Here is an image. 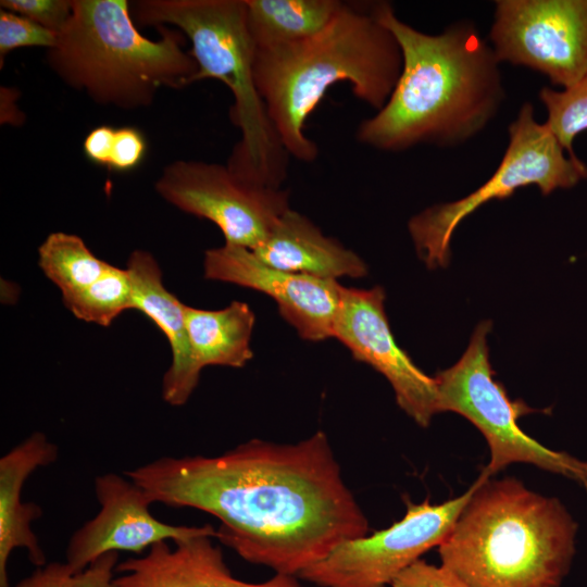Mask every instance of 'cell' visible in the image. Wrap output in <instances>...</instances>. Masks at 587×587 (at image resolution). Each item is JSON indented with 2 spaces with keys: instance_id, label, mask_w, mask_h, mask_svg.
Listing matches in <instances>:
<instances>
[{
  "instance_id": "cell-27",
  "label": "cell",
  "mask_w": 587,
  "mask_h": 587,
  "mask_svg": "<svg viewBox=\"0 0 587 587\" xmlns=\"http://www.w3.org/2000/svg\"><path fill=\"white\" fill-rule=\"evenodd\" d=\"M146 152L147 141L138 128L133 126L115 128L108 168L116 172L135 170L143 161Z\"/></svg>"
},
{
  "instance_id": "cell-20",
  "label": "cell",
  "mask_w": 587,
  "mask_h": 587,
  "mask_svg": "<svg viewBox=\"0 0 587 587\" xmlns=\"http://www.w3.org/2000/svg\"><path fill=\"white\" fill-rule=\"evenodd\" d=\"M254 48L300 41L322 32L340 10L339 0H245Z\"/></svg>"
},
{
  "instance_id": "cell-3",
  "label": "cell",
  "mask_w": 587,
  "mask_h": 587,
  "mask_svg": "<svg viewBox=\"0 0 587 587\" xmlns=\"http://www.w3.org/2000/svg\"><path fill=\"white\" fill-rule=\"evenodd\" d=\"M401 68L400 47L373 4L344 2L319 34L254 48L255 85L268 117L289 157L305 163L319 155L316 142L304 133L305 122L332 86L348 83L357 99L379 111Z\"/></svg>"
},
{
  "instance_id": "cell-5",
  "label": "cell",
  "mask_w": 587,
  "mask_h": 587,
  "mask_svg": "<svg viewBox=\"0 0 587 587\" xmlns=\"http://www.w3.org/2000/svg\"><path fill=\"white\" fill-rule=\"evenodd\" d=\"M149 39L135 26L127 0H74L67 26L47 50L49 68L92 101L122 110L152 104L162 88L193 84L198 65L186 37L167 26Z\"/></svg>"
},
{
  "instance_id": "cell-18",
  "label": "cell",
  "mask_w": 587,
  "mask_h": 587,
  "mask_svg": "<svg viewBox=\"0 0 587 587\" xmlns=\"http://www.w3.org/2000/svg\"><path fill=\"white\" fill-rule=\"evenodd\" d=\"M252 251L265 264L290 273L335 280L367 274L366 264L355 252L325 236L307 216L291 209Z\"/></svg>"
},
{
  "instance_id": "cell-10",
  "label": "cell",
  "mask_w": 587,
  "mask_h": 587,
  "mask_svg": "<svg viewBox=\"0 0 587 587\" xmlns=\"http://www.w3.org/2000/svg\"><path fill=\"white\" fill-rule=\"evenodd\" d=\"M155 190L185 213L205 218L225 243L254 250L289 207V191L249 182L227 164L176 160L166 165Z\"/></svg>"
},
{
  "instance_id": "cell-7",
  "label": "cell",
  "mask_w": 587,
  "mask_h": 587,
  "mask_svg": "<svg viewBox=\"0 0 587 587\" xmlns=\"http://www.w3.org/2000/svg\"><path fill=\"white\" fill-rule=\"evenodd\" d=\"M491 328V321H482L460 360L434 377L438 413H458L483 434L490 451L489 463L482 471L487 476L510 464L526 463L573 479L587 490V461L546 448L519 425L522 416L539 410L522 399L512 400L495 379L487 345Z\"/></svg>"
},
{
  "instance_id": "cell-24",
  "label": "cell",
  "mask_w": 587,
  "mask_h": 587,
  "mask_svg": "<svg viewBox=\"0 0 587 587\" xmlns=\"http://www.w3.org/2000/svg\"><path fill=\"white\" fill-rule=\"evenodd\" d=\"M118 552L101 555L85 570L74 572L64 562H50L37 567L14 587H115Z\"/></svg>"
},
{
  "instance_id": "cell-21",
  "label": "cell",
  "mask_w": 587,
  "mask_h": 587,
  "mask_svg": "<svg viewBox=\"0 0 587 587\" xmlns=\"http://www.w3.org/2000/svg\"><path fill=\"white\" fill-rule=\"evenodd\" d=\"M38 264L62 292L71 296L96 282L111 265L73 234L51 233L38 248Z\"/></svg>"
},
{
  "instance_id": "cell-28",
  "label": "cell",
  "mask_w": 587,
  "mask_h": 587,
  "mask_svg": "<svg viewBox=\"0 0 587 587\" xmlns=\"http://www.w3.org/2000/svg\"><path fill=\"white\" fill-rule=\"evenodd\" d=\"M391 587H467L444 565L420 559L401 572Z\"/></svg>"
},
{
  "instance_id": "cell-4",
  "label": "cell",
  "mask_w": 587,
  "mask_h": 587,
  "mask_svg": "<svg viewBox=\"0 0 587 587\" xmlns=\"http://www.w3.org/2000/svg\"><path fill=\"white\" fill-rule=\"evenodd\" d=\"M438 546L441 565L467 587H559L571 566L577 525L553 497L515 477L480 473Z\"/></svg>"
},
{
  "instance_id": "cell-29",
  "label": "cell",
  "mask_w": 587,
  "mask_h": 587,
  "mask_svg": "<svg viewBox=\"0 0 587 587\" xmlns=\"http://www.w3.org/2000/svg\"><path fill=\"white\" fill-rule=\"evenodd\" d=\"M114 134L115 128L110 125L92 128L83 142L86 158L97 165L109 167Z\"/></svg>"
},
{
  "instance_id": "cell-25",
  "label": "cell",
  "mask_w": 587,
  "mask_h": 587,
  "mask_svg": "<svg viewBox=\"0 0 587 587\" xmlns=\"http://www.w3.org/2000/svg\"><path fill=\"white\" fill-rule=\"evenodd\" d=\"M58 40V34L32 22L16 13L0 11V66L3 59L15 49L25 47L52 48Z\"/></svg>"
},
{
  "instance_id": "cell-2",
  "label": "cell",
  "mask_w": 587,
  "mask_h": 587,
  "mask_svg": "<svg viewBox=\"0 0 587 587\" xmlns=\"http://www.w3.org/2000/svg\"><path fill=\"white\" fill-rule=\"evenodd\" d=\"M373 9L400 47L402 68L385 105L359 124L358 141L397 152L424 143L453 146L480 132L504 92L499 61L474 25L459 22L428 35L401 21L388 2Z\"/></svg>"
},
{
  "instance_id": "cell-11",
  "label": "cell",
  "mask_w": 587,
  "mask_h": 587,
  "mask_svg": "<svg viewBox=\"0 0 587 587\" xmlns=\"http://www.w3.org/2000/svg\"><path fill=\"white\" fill-rule=\"evenodd\" d=\"M497 60L570 88L587 75V0H499L489 34Z\"/></svg>"
},
{
  "instance_id": "cell-19",
  "label": "cell",
  "mask_w": 587,
  "mask_h": 587,
  "mask_svg": "<svg viewBox=\"0 0 587 587\" xmlns=\"http://www.w3.org/2000/svg\"><path fill=\"white\" fill-rule=\"evenodd\" d=\"M185 320L196 366L242 367L253 357L250 347L254 313L241 301L221 310L185 305Z\"/></svg>"
},
{
  "instance_id": "cell-13",
  "label": "cell",
  "mask_w": 587,
  "mask_h": 587,
  "mask_svg": "<svg viewBox=\"0 0 587 587\" xmlns=\"http://www.w3.org/2000/svg\"><path fill=\"white\" fill-rule=\"evenodd\" d=\"M98 513L73 533L65 550V562L74 572L85 570L109 552L141 554L161 541H179L200 535L216 538V529L172 525L154 517L145 491L125 474L105 473L95 478Z\"/></svg>"
},
{
  "instance_id": "cell-12",
  "label": "cell",
  "mask_w": 587,
  "mask_h": 587,
  "mask_svg": "<svg viewBox=\"0 0 587 587\" xmlns=\"http://www.w3.org/2000/svg\"><path fill=\"white\" fill-rule=\"evenodd\" d=\"M385 290L342 287L334 338L352 357L366 363L390 383L398 405L416 424L427 427L438 414L437 387L400 348L391 333L384 308Z\"/></svg>"
},
{
  "instance_id": "cell-14",
  "label": "cell",
  "mask_w": 587,
  "mask_h": 587,
  "mask_svg": "<svg viewBox=\"0 0 587 587\" xmlns=\"http://www.w3.org/2000/svg\"><path fill=\"white\" fill-rule=\"evenodd\" d=\"M204 277L263 292L302 339L334 337L342 287L335 279L285 272L262 262L252 250L225 243L204 252Z\"/></svg>"
},
{
  "instance_id": "cell-1",
  "label": "cell",
  "mask_w": 587,
  "mask_h": 587,
  "mask_svg": "<svg viewBox=\"0 0 587 587\" xmlns=\"http://www.w3.org/2000/svg\"><path fill=\"white\" fill-rule=\"evenodd\" d=\"M124 474L151 503L215 516L223 545L276 574L299 576L370 530L322 430L295 444L254 438L215 457H161Z\"/></svg>"
},
{
  "instance_id": "cell-16",
  "label": "cell",
  "mask_w": 587,
  "mask_h": 587,
  "mask_svg": "<svg viewBox=\"0 0 587 587\" xmlns=\"http://www.w3.org/2000/svg\"><path fill=\"white\" fill-rule=\"evenodd\" d=\"M126 271L135 310L158 326L171 347L172 362L163 376L162 398L171 405H184L197 388L201 373L192 358L185 320L186 304L164 287L160 266L149 252L133 251Z\"/></svg>"
},
{
  "instance_id": "cell-6",
  "label": "cell",
  "mask_w": 587,
  "mask_h": 587,
  "mask_svg": "<svg viewBox=\"0 0 587 587\" xmlns=\"http://www.w3.org/2000/svg\"><path fill=\"white\" fill-rule=\"evenodd\" d=\"M132 14L140 25L168 24L185 35L198 65L193 83L221 80L234 98L230 120L240 139L226 164L249 182L280 188L289 154L255 85L254 45L246 24L245 0H140L132 4Z\"/></svg>"
},
{
  "instance_id": "cell-17",
  "label": "cell",
  "mask_w": 587,
  "mask_h": 587,
  "mask_svg": "<svg viewBox=\"0 0 587 587\" xmlns=\"http://www.w3.org/2000/svg\"><path fill=\"white\" fill-rule=\"evenodd\" d=\"M58 455V446L36 432L0 458V587H11L8 562L15 549H25L37 567L47 563L32 527L42 510L35 502L23 501L22 491L27 478L36 470L54 463Z\"/></svg>"
},
{
  "instance_id": "cell-15",
  "label": "cell",
  "mask_w": 587,
  "mask_h": 587,
  "mask_svg": "<svg viewBox=\"0 0 587 587\" xmlns=\"http://www.w3.org/2000/svg\"><path fill=\"white\" fill-rule=\"evenodd\" d=\"M212 536L161 541L145 554L117 563L115 587H304L298 576L275 574L262 583L236 578Z\"/></svg>"
},
{
  "instance_id": "cell-22",
  "label": "cell",
  "mask_w": 587,
  "mask_h": 587,
  "mask_svg": "<svg viewBox=\"0 0 587 587\" xmlns=\"http://www.w3.org/2000/svg\"><path fill=\"white\" fill-rule=\"evenodd\" d=\"M62 300L78 320L104 327L124 311L135 309L128 273L113 265L96 282Z\"/></svg>"
},
{
  "instance_id": "cell-23",
  "label": "cell",
  "mask_w": 587,
  "mask_h": 587,
  "mask_svg": "<svg viewBox=\"0 0 587 587\" xmlns=\"http://www.w3.org/2000/svg\"><path fill=\"white\" fill-rule=\"evenodd\" d=\"M539 98L548 113L545 123L570 157L575 158L573 141L587 130V75L574 86L555 91L545 87Z\"/></svg>"
},
{
  "instance_id": "cell-30",
  "label": "cell",
  "mask_w": 587,
  "mask_h": 587,
  "mask_svg": "<svg viewBox=\"0 0 587 587\" xmlns=\"http://www.w3.org/2000/svg\"><path fill=\"white\" fill-rule=\"evenodd\" d=\"M1 123L18 126L23 124L24 115L16 105V91L1 87Z\"/></svg>"
},
{
  "instance_id": "cell-26",
  "label": "cell",
  "mask_w": 587,
  "mask_h": 587,
  "mask_svg": "<svg viewBox=\"0 0 587 587\" xmlns=\"http://www.w3.org/2000/svg\"><path fill=\"white\" fill-rule=\"evenodd\" d=\"M74 0H1L0 7L58 35L67 26Z\"/></svg>"
},
{
  "instance_id": "cell-9",
  "label": "cell",
  "mask_w": 587,
  "mask_h": 587,
  "mask_svg": "<svg viewBox=\"0 0 587 587\" xmlns=\"http://www.w3.org/2000/svg\"><path fill=\"white\" fill-rule=\"evenodd\" d=\"M474 485L438 504L404 497L405 513L371 536L347 540L299 574L319 587H388L425 552L438 547L469 501Z\"/></svg>"
},
{
  "instance_id": "cell-8",
  "label": "cell",
  "mask_w": 587,
  "mask_h": 587,
  "mask_svg": "<svg viewBox=\"0 0 587 587\" xmlns=\"http://www.w3.org/2000/svg\"><path fill=\"white\" fill-rule=\"evenodd\" d=\"M509 146L492 176L475 191L453 202L432 205L411 217L408 229L419 258L430 268L450 262V242L458 225L494 199L511 197L521 187L535 185L544 196L574 187L587 178V166L564 148L546 124L534 117L526 102L509 126Z\"/></svg>"
}]
</instances>
